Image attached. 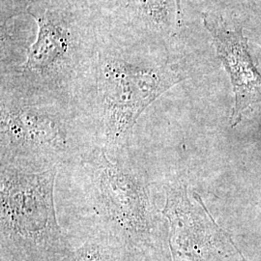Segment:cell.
<instances>
[{
  "mask_svg": "<svg viewBox=\"0 0 261 261\" xmlns=\"http://www.w3.org/2000/svg\"><path fill=\"white\" fill-rule=\"evenodd\" d=\"M27 12L37 36L2 93L71 103L79 83L92 76L100 42L89 0H41Z\"/></svg>",
  "mask_w": 261,
  "mask_h": 261,
  "instance_id": "obj_1",
  "label": "cell"
},
{
  "mask_svg": "<svg viewBox=\"0 0 261 261\" xmlns=\"http://www.w3.org/2000/svg\"><path fill=\"white\" fill-rule=\"evenodd\" d=\"M162 42L138 32L132 40L100 39L91 77L103 148L111 157L128 147L150 105L183 80L164 54Z\"/></svg>",
  "mask_w": 261,
  "mask_h": 261,
  "instance_id": "obj_2",
  "label": "cell"
},
{
  "mask_svg": "<svg viewBox=\"0 0 261 261\" xmlns=\"http://www.w3.org/2000/svg\"><path fill=\"white\" fill-rule=\"evenodd\" d=\"M57 172L1 166L0 261H59L77 247L56 218Z\"/></svg>",
  "mask_w": 261,
  "mask_h": 261,
  "instance_id": "obj_3",
  "label": "cell"
},
{
  "mask_svg": "<svg viewBox=\"0 0 261 261\" xmlns=\"http://www.w3.org/2000/svg\"><path fill=\"white\" fill-rule=\"evenodd\" d=\"M90 170L95 205L103 218V236L121 248L132 261H155L161 238L153 216L149 191L139 173L112 160L106 150L85 160Z\"/></svg>",
  "mask_w": 261,
  "mask_h": 261,
  "instance_id": "obj_4",
  "label": "cell"
},
{
  "mask_svg": "<svg viewBox=\"0 0 261 261\" xmlns=\"http://www.w3.org/2000/svg\"><path fill=\"white\" fill-rule=\"evenodd\" d=\"M71 108L1 93V166L43 171L74 156L80 140Z\"/></svg>",
  "mask_w": 261,
  "mask_h": 261,
  "instance_id": "obj_5",
  "label": "cell"
},
{
  "mask_svg": "<svg viewBox=\"0 0 261 261\" xmlns=\"http://www.w3.org/2000/svg\"><path fill=\"white\" fill-rule=\"evenodd\" d=\"M203 24L233 86L235 105L231 123L235 126L249 107L261 102L260 73L252 61L241 29H228L207 15H203Z\"/></svg>",
  "mask_w": 261,
  "mask_h": 261,
  "instance_id": "obj_6",
  "label": "cell"
},
{
  "mask_svg": "<svg viewBox=\"0 0 261 261\" xmlns=\"http://www.w3.org/2000/svg\"><path fill=\"white\" fill-rule=\"evenodd\" d=\"M135 32L163 40L178 24L176 0H111ZM179 25V24H178Z\"/></svg>",
  "mask_w": 261,
  "mask_h": 261,
  "instance_id": "obj_7",
  "label": "cell"
},
{
  "mask_svg": "<svg viewBox=\"0 0 261 261\" xmlns=\"http://www.w3.org/2000/svg\"><path fill=\"white\" fill-rule=\"evenodd\" d=\"M59 261H132L121 248L100 235H94L79 245Z\"/></svg>",
  "mask_w": 261,
  "mask_h": 261,
  "instance_id": "obj_8",
  "label": "cell"
},
{
  "mask_svg": "<svg viewBox=\"0 0 261 261\" xmlns=\"http://www.w3.org/2000/svg\"><path fill=\"white\" fill-rule=\"evenodd\" d=\"M176 4H177L178 24H179V25H181V24H182V21H183L182 7H181V0H176Z\"/></svg>",
  "mask_w": 261,
  "mask_h": 261,
  "instance_id": "obj_9",
  "label": "cell"
}]
</instances>
